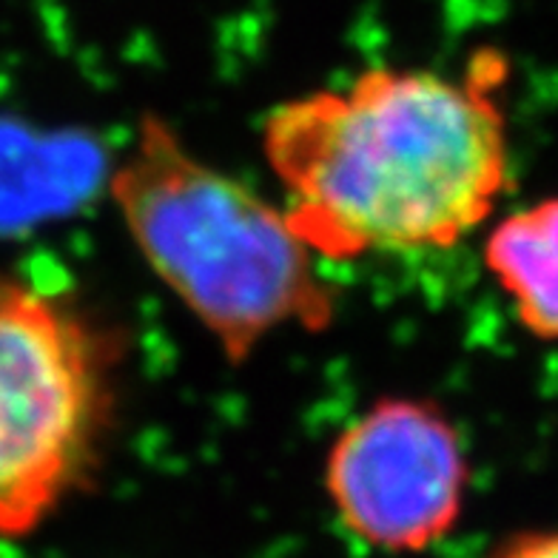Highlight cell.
Wrapping results in <instances>:
<instances>
[{"label": "cell", "instance_id": "cell-5", "mask_svg": "<svg viewBox=\"0 0 558 558\" xmlns=\"http://www.w3.org/2000/svg\"><path fill=\"white\" fill-rule=\"evenodd\" d=\"M485 265L519 323L538 339H558V197L510 214L485 243Z\"/></svg>", "mask_w": 558, "mask_h": 558}, {"label": "cell", "instance_id": "cell-2", "mask_svg": "<svg viewBox=\"0 0 558 558\" xmlns=\"http://www.w3.org/2000/svg\"><path fill=\"white\" fill-rule=\"evenodd\" d=\"M111 197L151 271L231 362L282 325H331L337 296L286 211L199 160L166 120H140Z\"/></svg>", "mask_w": 558, "mask_h": 558}, {"label": "cell", "instance_id": "cell-3", "mask_svg": "<svg viewBox=\"0 0 558 558\" xmlns=\"http://www.w3.org/2000/svg\"><path fill=\"white\" fill-rule=\"evenodd\" d=\"M109 345L77 311L0 274V536L40 524L95 464Z\"/></svg>", "mask_w": 558, "mask_h": 558}, {"label": "cell", "instance_id": "cell-6", "mask_svg": "<svg viewBox=\"0 0 558 558\" xmlns=\"http://www.w3.org/2000/svg\"><path fill=\"white\" fill-rule=\"evenodd\" d=\"M493 558H558V530H536L510 538Z\"/></svg>", "mask_w": 558, "mask_h": 558}, {"label": "cell", "instance_id": "cell-1", "mask_svg": "<svg viewBox=\"0 0 558 558\" xmlns=\"http://www.w3.org/2000/svg\"><path fill=\"white\" fill-rule=\"evenodd\" d=\"M505 60L478 54L468 81L367 69L348 88L279 104L265 160L286 185L288 222L314 257L448 248L490 217L510 183L496 86Z\"/></svg>", "mask_w": 558, "mask_h": 558}, {"label": "cell", "instance_id": "cell-4", "mask_svg": "<svg viewBox=\"0 0 558 558\" xmlns=\"http://www.w3.org/2000/svg\"><path fill=\"white\" fill-rule=\"evenodd\" d=\"M325 490L353 536L379 550L416 553L459 522L468 456L436 404L379 399L328 450Z\"/></svg>", "mask_w": 558, "mask_h": 558}]
</instances>
